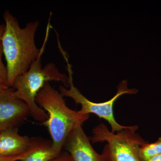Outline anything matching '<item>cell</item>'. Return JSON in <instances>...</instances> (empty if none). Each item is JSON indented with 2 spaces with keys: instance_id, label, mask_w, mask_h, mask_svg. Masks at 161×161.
I'll return each mask as SVG.
<instances>
[{
  "instance_id": "cell-15",
  "label": "cell",
  "mask_w": 161,
  "mask_h": 161,
  "mask_svg": "<svg viewBox=\"0 0 161 161\" xmlns=\"http://www.w3.org/2000/svg\"><path fill=\"white\" fill-rule=\"evenodd\" d=\"M5 28V24H2L0 25V41H1V39H2V37H3Z\"/></svg>"
},
{
  "instance_id": "cell-16",
  "label": "cell",
  "mask_w": 161,
  "mask_h": 161,
  "mask_svg": "<svg viewBox=\"0 0 161 161\" xmlns=\"http://www.w3.org/2000/svg\"><path fill=\"white\" fill-rule=\"evenodd\" d=\"M9 87V86H8L7 85L0 82V92H3L4 90H6Z\"/></svg>"
},
{
  "instance_id": "cell-12",
  "label": "cell",
  "mask_w": 161,
  "mask_h": 161,
  "mask_svg": "<svg viewBox=\"0 0 161 161\" xmlns=\"http://www.w3.org/2000/svg\"><path fill=\"white\" fill-rule=\"evenodd\" d=\"M27 151L18 155L7 156L0 155V161H20L23 157L26 154Z\"/></svg>"
},
{
  "instance_id": "cell-4",
  "label": "cell",
  "mask_w": 161,
  "mask_h": 161,
  "mask_svg": "<svg viewBox=\"0 0 161 161\" xmlns=\"http://www.w3.org/2000/svg\"><path fill=\"white\" fill-rule=\"evenodd\" d=\"M138 129L130 126L115 133L101 123L93 129L89 139L93 143L107 142L101 154L106 161H141L140 147L147 142L136 133Z\"/></svg>"
},
{
  "instance_id": "cell-5",
  "label": "cell",
  "mask_w": 161,
  "mask_h": 161,
  "mask_svg": "<svg viewBox=\"0 0 161 161\" xmlns=\"http://www.w3.org/2000/svg\"><path fill=\"white\" fill-rule=\"evenodd\" d=\"M65 60L67 63V70L68 73L69 87V88L67 89L62 86L59 87L60 92L63 97L72 98L75 101V103L80 104L81 109L79 111L82 114L89 115L92 113L97 115L99 118L106 120L111 126L112 128L111 132L113 133L119 132L127 128L128 126L121 125L116 122L113 112V106L115 101L121 95L124 94H136L138 92V90L135 88H129L127 80H123L119 84L117 93L113 98L105 102L98 103L93 102L85 97L79 90L74 86L71 65L69 62L68 59Z\"/></svg>"
},
{
  "instance_id": "cell-6",
  "label": "cell",
  "mask_w": 161,
  "mask_h": 161,
  "mask_svg": "<svg viewBox=\"0 0 161 161\" xmlns=\"http://www.w3.org/2000/svg\"><path fill=\"white\" fill-rule=\"evenodd\" d=\"M29 113L27 105L14 96L11 87L0 92V132L14 128Z\"/></svg>"
},
{
  "instance_id": "cell-10",
  "label": "cell",
  "mask_w": 161,
  "mask_h": 161,
  "mask_svg": "<svg viewBox=\"0 0 161 161\" xmlns=\"http://www.w3.org/2000/svg\"><path fill=\"white\" fill-rule=\"evenodd\" d=\"M161 154V137L156 142L149 143L146 142L141 145L139 156L141 161H147L149 159Z\"/></svg>"
},
{
  "instance_id": "cell-11",
  "label": "cell",
  "mask_w": 161,
  "mask_h": 161,
  "mask_svg": "<svg viewBox=\"0 0 161 161\" xmlns=\"http://www.w3.org/2000/svg\"><path fill=\"white\" fill-rule=\"evenodd\" d=\"M3 55L2 42L0 41V82L8 85L7 82V69L6 66L3 63L2 57Z\"/></svg>"
},
{
  "instance_id": "cell-13",
  "label": "cell",
  "mask_w": 161,
  "mask_h": 161,
  "mask_svg": "<svg viewBox=\"0 0 161 161\" xmlns=\"http://www.w3.org/2000/svg\"><path fill=\"white\" fill-rule=\"evenodd\" d=\"M49 161H73L71 156L68 153H61L57 157Z\"/></svg>"
},
{
  "instance_id": "cell-8",
  "label": "cell",
  "mask_w": 161,
  "mask_h": 161,
  "mask_svg": "<svg viewBox=\"0 0 161 161\" xmlns=\"http://www.w3.org/2000/svg\"><path fill=\"white\" fill-rule=\"evenodd\" d=\"M33 140L22 136L15 128L0 132V155L15 156L26 152L31 147Z\"/></svg>"
},
{
  "instance_id": "cell-7",
  "label": "cell",
  "mask_w": 161,
  "mask_h": 161,
  "mask_svg": "<svg viewBox=\"0 0 161 161\" xmlns=\"http://www.w3.org/2000/svg\"><path fill=\"white\" fill-rule=\"evenodd\" d=\"M82 125L79 124L72 130L67 137L63 148L73 161H106L103 156L96 152L92 147Z\"/></svg>"
},
{
  "instance_id": "cell-3",
  "label": "cell",
  "mask_w": 161,
  "mask_h": 161,
  "mask_svg": "<svg viewBox=\"0 0 161 161\" xmlns=\"http://www.w3.org/2000/svg\"><path fill=\"white\" fill-rule=\"evenodd\" d=\"M63 97L49 82L45 84L36 97L39 106L47 112L48 118L43 124L51 136L53 148L59 153L72 130L77 125H82L90 116L69 108Z\"/></svg>"
},
{
  "instance_id": "cell-14",
  "label": "cell",
  "mask_w": 161,
  "mask_h": 161,
  "mask_svg": "<svg viewBox=\"0 0 161 161\" xmlns=\"http://www.w3.org/2000/svg\"><path fill=\"white\" fill-rule=\"evenodd\" d=\"M147 161H161V154L153 157Z\"/></svg>"
},
{
  "instance_id": "cell-1",
  "label": "cell",
  "mask_w": 161,
  "mask_h": 161,
  "mask_svg": "<svg viewBox=\"0 0 161 161\" xmlns=\"http://www.w3.org/2000/svg\"><path fill=\"white\" fill-rule=\"evenodd\" d=\"M3 18L5 28L1 42L6 61L7 82L12 87L16 78L26 72L41 53V48H38L35 42L39 23L30 22L21 28L8 10L4 12Z\"/></svg>"
},
{
  "instance_id": "cell-9",
  "label": "cell",
  "mask_w": 161,
  "mask_h": 161,
  "mask_svg": "<svg viewBox=\"0 0 161 161\" xmlns=\"http://www.w3.org/2000/svg\"><path fill=\"white\" fill-rule=\"evenodd\" d=\"M60 153L53 148L52 142L33 140L31 147L20 161H49Z\"/></svg>"
},
{
  "instance_id": "cell-2",
  "label": "cell",
  "mask_w": 161,
  "mask_h": 161,
  "mask_svg": "<svg viewBox=\"0 0 161 161\" xmlns=\"http://www.w3.org/2000/svg\"><path fill=\"white\" fill-rule=\"evenodd\" d=\"M51 25L47 24L44 42L39 57L32 63L28 69L16 78L12 87L16 97L26 103L29 113L36 120L42 123L48 118V115L36 102L38 92L47 82L50 81L61 82L69 86V77L60 73L54 64L49 63L42 66L41 57L45 46Z\"/></svg>"
}]
</instances>
